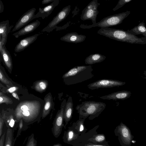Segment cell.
Returning a JSON list of instances; mask_svg holds the SVG:
<instances>
[{"label":"cell","instance_id":"2e32d148","mask_svg":"<svg viewBox=\"0 0 146 146\" xmlns=\"http://www.w3.org/2000/svg\"><path fill=\"white\" fill-rule=\"evenodd\" d=\"M86 36L82 34H79L76 32L68 33L61 37V40L68 42L77 43L84 41Z\"/></svg>","mask_w":146,"mask_h":146},{"label":"cell","instance_id":"4dcf8cb0","mask_svg":"<svg viewBox=\"0 0 146 146\" xmlns=\"http://www.w3.org/2000/svg\"><path fill=\"white\" fill-rule=\"evenodd\" d=\"M5 114L4 113L3 117L1 116L0 118V137H1L2 133V129L4 124V120L5 117Z\"/></svg>","mask_w":146,"mask_h":146},{"label":"cell","instance_id":"cb8c5ba5","mask_svg":"<svg viewBox=\"0 0 146 146\" xmlns=\"http://www.w3.org/2000/svg\"><path fill=\"white\" fill-rule=\"evenodd\" d=\"M12 130L9 128L7 131L5 146H12Z\"/></svg>","mask_w":146,"mask_h":146},{"label":"cell","instance_id":"52a82bcc","mask_svg":"<svg viewBox=\"0 0 146 146\" xmlns=\"http://www.w3.org/2000/svg\"><path fill=\"white\" fill-rule=\"evenodd\" d=\"M71 6L69 5L63 8L59 11L48 25L44 28L42 32L49 33L52 31L57 25L64 20L69 15L70 10Z\"/></svg>","mask_w":146,"mask_h":146},{"label":"cell","instance_id":"4316f807","mask_svg":"<svg viewBox=\"0 0 146 146\" xmlns=\"http://www.w3.org/2000/svg\"><path fill=\"white\" fill-rule=\"evenodd\" d=\"M133 0H119L117 5L113 9V11H115L122 7L126 3L132 1Z\"/></svg>","mask_w":146,"mask_h":146},{"label":"cell","instance_id":"74e56055","mask_svg":"<svg viewBox=\"0 0 146 146\" xmlns=\"http://www.w3.org/2000/svg\"><path fill=\"white\" fill-rule=\"evenodd\" d=\"M12 95L13 96L14 98H15L16 99H17V100H20L19 98L18 95L16 93H15V92H14L12 93Z\"/></svg>","mask_w":146,"mask_h":146},{"label":"cell","instance_id":"7c38bea8","mask_svg":"<svg viewBox=\"0 0 146 146\" xmlns=\"http://www.w3.org/2000/svg\"><path fill=\"white\" fill-rule=\"evenodd\" d=\"M40 34H36L29 36L21 39L16 45L14 51L16 52H19L24 50L37 39Z\"/></svg>","mask_w":146,"mask_h":146},{"label":"cell","instance_id":"6da1fadb","mask_svg":"<svg viewBox=\"0 0 146 146\" xmlns=\"http://www.w3.org/2000/svg\"><path fill=\"white\" fill-rule=\"evenodd\" d=\"M97 33L110 39L131 44H146V37H138L123 29L109 28H101Z\"/></svg>","mask_w":146,"mask_h":146},{"label":"cell","instance_id":"836d02e7","mask_svg":"<svg viewBox=\"0 0 146 146\" xmlns=\"http://www.w3.org/2000/svg\"><path fill=\"white\" fill-rule=\"evenodd\" d=\"M19 89V88L17 87H12L7 90V91L10 93H13L17 91Z\"/></svg>","mask_w":146,"mask_h":146},{"label":"cell","instance_id":"b9f144b4","mask_svg":"<svg viewBox=\"0 0 146 146\" xmlns=\"http://www.w3.org/2000/svg\"><path fill=\"white\" fill-rule=\"evenodd\" d=\"M60 146L59 145H55V146Z\"/></svg>","mask_w":146,"mask_h":146},{"label":"cell","instance_id":"60d3db41","mask_svg":"<svg viewBox=\"0 0 146 146\" xmlns=\"http://www.w3.org/2000/svg\"><path fill=\"white\" fill-rule=\"evenodd\" d=\"M144 72H145V73L144 74L146 76V71H145Z\"/></svg>","mask_w":146,"mask_h":146},{"label":"cell","instance_id":"f35d334b","mask_svg":"<svg viewBox=\"0 0 146 146\" xmlns=\"http://www.w3.org/2000/svg\"><path fill=\"white\" fill-rule=\"evenodd\" d=\"M23 119H21L19 123V130H20L23 126Z\"/></svg>","mask_w":146,"mask_h":146},{"label":"cell","instance_id":"e575fe53","mask_svg":"<svg viewBox=\"0 0 146 146\" xmlns=\"http://www.w3.org/2000/svg\"><path fill=\"white\" fill-rule=\"evenodd\" d=\"M5 133H4L1 137L0 140V146H3Z\"/></svg>","mask_w":146,"mask_h":146},{"label":"cell","instance_id":"5b68a950","mask_svg":"<svg viewBox=\"0 0 146 146\" xmlns=\"http://www.w3.org/2000/svg\"><path fill=\"white\" fill-rule=\"evenodd\" d=\"M131 11H126L111 15L105 17L96 23L95 26L101 28L108 27L119 25L130 14Z\"/></svg>","mask_w":146,"mask_h":146},{"label":"cell","instance_id":"8992f818","mask_svg":"<svg viewBox=\"0 0 146 146\" xmlns=\"http://www.w3.org/2000/svg\"><path fill=\"white\" fill-rule=\"evenodd\" d=\"M100 3L97 0L91 1L82 11L81 19L83 21L91 20L96 23V18L99 11L98 8Z\"/></svg>","mask_w":146,"mask_h":146},{"label":"cell","instance_id":"1f68e13d","mask_svg":"<svg viewBox=\"0 0 146 146\" xmlns=\"http://www.w3.org/2000/svg\"><path fill=\"white\" fill-rule=\"evenodd\" d=\"M7 122L8 123L9 125L11 127H13L15 124V121L13 119V116L12 115L9 116Z\"/></svg>","mask_w":146,"mask_h":146},{"label":"cell","instance_id":"603a6c76","mask_svg":"<svg viewBox=\"0 0 146 146\" xmlns=\"http://www.w3.org/2000/svg\"><path fill=\"white\" fill-rule=\"evenodd\" d=\"M48 84V82L46 80H39L35 83L34 88L37 92L40 93L46 90Z\"/></svg>","mask_w":146,"mask_h":146},{"label":"cell","instance_id":"d6a6232c","mask_svg":"<svg viewBox=\"0 0 146 146\" xmlns=\"http://www.w3.org/2000/svg\"><path fill=\"white\" fill-rule=\"evenodd\" d=\"M26 146H35V139L33 137H31L29 139Z\"/></svg>","mask_w":146,"mask_h":146},{"label":"cell","instance_id":"7402d4cb","mask_svg":"<svg viewBox=\"0 0 146 146\" xmlns=\"http://www.w3.org/2000/svg\"><path fill=\"white\" fill-rule=\"evenodd\" d=\"M127 31L133 35H136L142 34L144 37H146V27L145 23L143 21L131 29L128 30Z\"/></svg>","mask_w":146,"mask_h":146},{"label":"cell","instance_id":"8fae6325","mask_svg":"<svg viewBox=\"0 0 146 146\" xmlns=\"http://www.w3.org/2000/svg\"><path fill=\"white\" fill-rule=\"evenodd\" d=\"M117 132L122 143L125 146H130L131 143L132 136L130 130L127 126L121 123L117 127Z\"/></svg>","mask_w":146,"mask_h":146},{"label":"cell","instance_id":"ab89813d","mask_svg":"<svg viewBox=\"0 0 146 146\" xmlns=\"http://www.w3.org/2000/svg\"><path fill=\"white\" fill-rule=\"evenodd\" d=\"M85 146H107L106 145H96L94 144H88L86 145Z\"/></svg>","mask_w":146,"mask_h":146},{"label":"cell","instance_id":"ba28073f","mask_svg":"<svg viewBox=\"0 0 146 146\" xmlns=\"http://www.w3.org/2000/svg\"><path fill=\"white\" fill-rule=\"evenodd\" d=\"M125 82L109 79H100L88 85V88L91 90L100 88H111L123 86Z\"/></svg>","mask_w":146,"mask_h":146},{"label":"cell","instance_id":"9c48e42d","mask_svg":"<svg viewBox=\"0 0 146 146\" xmlns=\"http://www.w3.org/2000/svg\"><path fill=\"white\" fill-rule=\"evenodd\" d=\"M66 99H64L61 103L60 109L57 113L55 119L52 129L54 136L57 137L60 134L62 128L64 119V114L66 103Z\"/></svg>","mask_w":146,"mask_h":146},{"label":"cell","instance_id":"277c9868","mask_svg":"<svg viewBox=\"0 0 146 146\" xmlns=\"http://www.w3.org/2000/svg\"><path fill=\"white\" fill-rule=\"evenodd\" d=\"M106 104L101 102L86 101L78 105L76 108L79 118L92 119L98 117L106 108Z\"/></svg>","mask_w":146,"mask_h":146},{"label":"cell","instance_id":"9a60e30c","mask_svg":"<svg viewBox=\"0 0 146 146\" xmlns=\"http://www.w3.org/2000/svg\"><path fill=\"white\" fill-rule=\"evenodd\" d=\"M131 94V92L130 91L121 90L100 97V98L107 100H125L129 98Z\"/></svg>","mask_w":146,"mask_h":146},{"label":"cell","instance_id":"484cf974","mask_svg":"<svg viewBox=\"0 0 146 146\" xmlns=\"http://www.w3.org/2000/svg\"><path fill=\"white\" fill-rule=\"evenodd\" d=\"M0 80L2 83L5 84L7 86H13L12 83L5 77L1 69H0Z\"/></svg>","mask_w":146,"mask_h":146},{"label":"cell","instance_id":"3957f363","mask_svg":"<svg viewBox=\"0 0 146 146\" xmlns=\"http://www.w3.org/2000/svg\"><path fill=\"white\" fill-rule=\"evenodd\" d=\"M41 106L36 100H26L20 102L14 111V115L17 119H23L29 122L35 119L38 115Z\"/></svg>","mask_w":146,"mask_h":146},{"label":"cell","instance_id":"4fadbf2b","mask_svg":"<svg viewBox=\"0 0 146 146\" xmlns=\"http://www.w3.org/2000/svg\"><path fill=\"white\" fill-rule=\"evenodd\" d=\"M59 3V0H55L49 5L43 8L39 7L38 11L35 15V18L41 17L44 19L48 17L52 12L54 8Z\"/></svg>","mask_w":146,"mask_h":146},{"label":"cell","instance_id":"f546056e","mask_svg":"<svg viewBox=\"0 0 146 146\" xmlns=\"http://www.w3.org/2000/svg\"><path fill=\"white\" fill-rule=\"evenodd\" d=\"M75 134L74 132L72 130L69 131L67 134V138L68 141L72 140L75 137Z\"/></svg>","mask_w":146,"mask_h":146},{"label":"cell","instance_id":"d6986e66","mask_svg":"<svg viewBox=\"0 0 146 146\" xmlns=\"http://www.w3.org/2000/svg\"><path fill=\"white\" fill-rule=\"evenodd\" d=\"M0 52L1 58L7 68L10 70H11L13 67L12 59L9 51L7 49L5 46H4Z\"/></svg>","mask_w":146,"mask_h":146},{"label":"cell","instance_id":"8d00e7d4","mask_svg":"<svg viewBox=\"0 0 146 146\" xmlns=\"http://www.w3.org/2000/svg\"><path fill=\"white\" fill-rule=\"evenodd\" d=\"M4 9V6L3 4L1 1H0V13H1L3 11Z\"/></svg>","mask_w":146,"mask_h":146},{"label":"cell","instance_id":"ffe728a7","mask_svg":"<svg viewBox=\"0 0 146 146\" xmlns=\"http://www.w3.org/2000/svg\"><path fill=\"white\" fill-rule=\"evenodd\" d=\"M106 57L99 53H95L90 55L85 60L86 64L92 65L101 62L104 60Z\"/></svg>","mask_w":146,"mask_h":146},{"label":"cell","instance_id":"30bf717a","mask_svg":"<svg viewBox=\"0 0 146 146\" xmlns=\"http://www.w3.org/2000/svg\"><path fill=\"white\" fill-rule=\"evenodd\" d=\"M36 11V9L33 8L24 13L16 22L11 31V32L19 30L22 27L27 25L31 21L36 19L35 14Z\"/></svg>","mask_w":146,"mask_h":146},{"label":"cell","instance_id":"7a4b0ae2","mask_svg":"<svg viewBox=\"0 0 146 146\" xmlns=\"http://www.w3.org/2000/svg\"><path fill=\"white\" fill-rule=\"evenodd\" d=\"M92 66H79L70 69L62 76L65 83L68 85L81 83L94 76Z\"/></svg>","mask_w":146,"mask_h":146},{"label":"cell","instance_id":"83f0119b","mask_svg":"<svg viewBox=\"0 0 146 146\" xmlns=\"http://www.w3.org/2000/svg\"><path fill=\"white\" fill-rule=\"evenodd\" d=\"M92 139L95 142L101 143L105 140V137L104 135L100 134L95 135Z\"/></svg>","mask_w":146,"mask_h":146},{"label":"cell","instance_id":"d590c367","mask_svg":"<svg viewBox=\"0 0 146 146\" xmlns=\"http://www.w3.org/2000/svg\"><path fill=\"white\" fill-rule=\"evenodd\" d=\"M55 0H43L42 1V4H45L48 3L50 2H52Z\"/></svg>","mask_w":146,"mask_h":146},{"label":"cell","instance_id":"e0dca14e","mask_svg":"<svg viewBox=\"0 0 146 146\" xmlns=\"http://www.w3.org/2000/svg\"><path fill=\"white\" fill-rule=\"evenodd\" d=\"M73 111V104L72 98L69 96L66 102L64 114V119L66 123L65 126L68 124L72 117Z\"/></svg>","mask_w":146,"mask_h":146},{"label":"cell","instance_id":"7bdbcfd3","mask_svg":"<svg viewBox=\"0 0 146 146\" xmlns=\"http://www.w3.org/2000/svg\"><path fill=\"white\" fill-rule=\"evenodd\" d=\"M145 15H146V14H145Z\"/></svg>","mask_w":146,"mask_h":146},{"label":"cell","instance_id":"d4e9b609","mask_svg":"<svg viewBox=\"0 0 146 146\" xmlns=\"http://www.w3.org/2000/svg\"><path fill=\"white\" fill-rule=\"evenodd\" d=\"M13 102L9 97L4 95L1 92L0 93V104L5 103L7 104H12Z\"/></svg>","mask_w":146,"mask_h":146},{"label":"cell","instance_id":"44dd1931","mask_svg":"<svg viewBox=\"0 0 146 146\" xmlns=\"http://www.w3.org/2000/svg\"><path fill=\"white\" fill-rule=\"evenodd\" d=\"M13 25H9V21H3L0 23V39L4 38L7 40L8 35Z\"/></svg>","mask_w":146,"mask_h":146},{"label":"cell","instance_id":"ac0fdd59","mask_svg":"<svg viewBox=\"0 0 146 146\" xmlns=\"http://www.w3.org/2000/svg\"><path fill=\"white\" fill-rule=\"evenodd\" d=\"M44 100L45 104L42 111V118H44L49 114L53 105L52 98L50 93L46 95Z\"/></svg>","mask_w":146,"mask_h":146},{"label":"cell","instance_id":"f1b7e54d","mask_svg":"<svg viewBox=\"0 0 146 146\" xmlns=\"http://www.w3.org/2000/svg\"><path fill=\"white\" fill-rule=\"evenodd\" d=\"M85 119L80 118L77 122L78 127V130L79 132H82L84 130V122Z\"/></svg>","mask_w":146,"mask_h":146},{"label":"cell","instance_id":"5bb4252c","mask_svg":"<svg viewBox=\"0 0 146 146\" xmlns=\"http://www.w3.org/2000/svg\"><path fill=\"white\" fill-rule=\"evenodd\" d=\"M40 22L38 20L24 27L18 31L12 34L17 38L19 36L31 33L35 30L40 25Z\"/></svg>","mask_w":146,"mask_h":146}]
</instances>
